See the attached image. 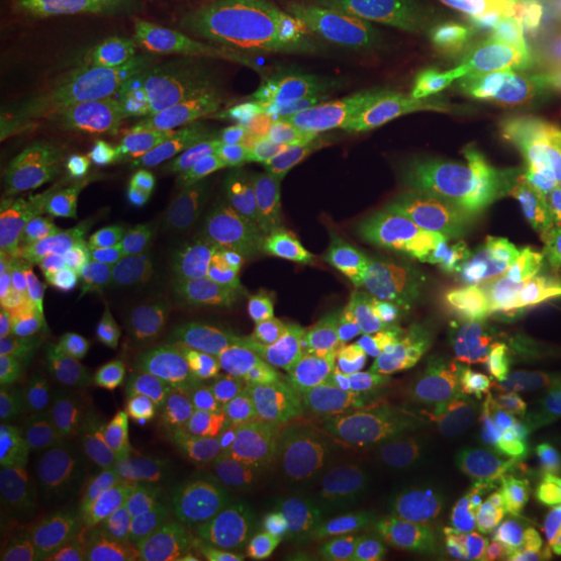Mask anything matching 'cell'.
Instances as JSON below:
<instances>
[{
	"instance_id": "obj_6",
	"label": "cell",
	"mask_w": 561,
	"mask_h": 561,
	"mask_svg": "<svg viewBox=\"0 0 561 561\" xmlns=\"http://www.w3.org/2000/svg\"><path fill=\"white\" fill-rule=\"evenodd\" d=\"M401 470L437 497L477 503L491 518L524 503L530 474L514 447L486 435L454 401H437L422 416Z\"/></svg>"
},
{
	"instance_id": "obj_1",
	"label": "cell",
	"mask_w": 561,
	"mask_h": 561,
	"mask_svg": "<svg viewBox=\"0 0 561 561\" xmlns=\"http://www.w3.org/2000/svg\"><path fill=\"white\" fill-rule=\"evenodd\" d=\"M312 127V113L271 111L233 136H181L159 129L96 175L30 208L2 227V280L59 262L81 241H96L146 210L198 201L236 187L241 173Z\"/></svg>"
},
{
	"instance_id": "obj_4",
	"label": "cell",
	"mask_w": 561,
	"mask_h": 561,
	"mask_svg": "<svg viewBox=\"0 0 561 561\" xmlns=\"http://www.w3.org/2000/svg\"><path fill=\"white\" fill-rule=\"evenodd\" d=\"M266 76L273 88L304 106L454 121L528 148L516 125L495 106L410 85L356 60L340 59L298 42H268Z\"/></svg>"
},
{
	"instance_id": "obj_48",
	"label": "cell",
	"mask_w": 561,
	"mask_h": 561,
	"mask_svg": "<svg viewBox=\"0 0 561 561\" xmlns=\"http://www.w3.org/2000/svg\"><path fill=\"white\" fill-rule=\"evenodd\" d=\"M50 551H53V560L55 561H80L65 541V535H62V528L59 524H55L53 530H50Z\"/></svg>"
},
{
	"instance_id": "obj_5",
	"label": "cell",
	"mask_w": 561,
	"mask_h": 561,
	"mask_svg": "<svg viewBox=\"0 0 561 561\" xmlns=\"http://www.w3.org/2000/svg\"><path fill=\"white\" fill-rule=\"evenodd\" d=\"M131 321V304L119 289L78 280L60 287L21 322L9 347L7 396L73 379L113 356Z\"/></svg>"
},
{
	"instance_id": "obj_33",
	"label": "cell",
	"mask_w": 561,
	"mask_h": 561,
	"mask_svg": "<svg viewBox=\"0 0 561 561\" xmlns=\"http://www.w3.org/2000/svg\"><path fill=\"white\" fill-rule=\"evenodd\" d=\"M561 308V287L535 277L516 283L500 298V324H518L528 329Z\"/></svg>"
},
{
	"instance_id": "obj_35",
	"label": "cell",
	"mask_w": 561,
	"mask_h": 561,
	"mask_svg": "<svg viewBox=\"0 0 561 561\" xmlns=\"http://www.w3.org/2000/svg\"><path fill=\"white\" fill-rule=\"evenodd\" d=\"M225 533L181 520L159 547V561H222Z\"/></svg>"
},
{
	"instance_id": "obj_34",
	"label": "cell",
	"mask_w": 561,
	"mask_h": 561,
	"mask_svg": "<svg viewBox=\"0 0 561 561\" xmlns=\"http://www.w3.org/2000/svg\"><path fill=\"white\" fill-rule=\"evenodd\" d=\"M180 314L162 308L140 310L131 321V337L141 360L157 362L173 356L181 333Z\"/></svg>"
},
{
	"instance_id": "obj_46",
	"label": "cell",
	"mask_w": 561,
	"mask_h": 561,
	"mask_svg": "<svg viewBox=\"0 0 561 561\" xmlns=\"http://www.w3.org/2000/svg\"><path fill=\"white\" fill-rule=\"evenodd\" d=\"M520 206L528 227L539 229L547 238L561 233V206Z\"/></svg>"
},
{
	"instance_id": "obj_11",
	"label": "cell",
	"mask_w": 561,
	"mask_h": 561,
	"mask_svg": "<svg viewBox=\"0 0 561 561\" xmlns=\"http://www.w3.org/2000/svg\"><path fill=\"white\" fill-rule=\"evenodd\" d=\"M435 268L437 264L424 261V256L410 245L400 241L389 243L350 262L337 279L327 283L291 310L262 322V333L273 337H296L321 331L400 283L435 275Z\"/></svg>"
},
{
	"instance_id": "obj_21",
	"label": "cell",
	"mask_w": 561,
	"mask_h": 561,
	"mask_svg": "<svg viewBox=\"0 0 561 561\" xmlns=\"http://www.w3.org/2000/svg\"><path fill=\"white\" fill-rule=\"evenodd\" d=\"M222 561H300L310 545V528L300 502L248 512L225 533Z\"/></svg>"
},
{
	"instance_id": "obj_45",
	"label": "cell",
	"mask_w": 561,
	"mask_h": 561,
	"mask_svg": "<svg viewBox=\"0 0 561 561\" xmlns=\"http://www.w3.org/2000/svg\"><path fill=\"white\" fill-rule=\"evenodd\" d=\"M530 341L561 360V308L526 329Z\"/></svg>"
},
{
	"instance_id": "obj_19",
	"label": "cell",
	"mask_w": 561,
	"mask_h": 561,
	"mask_svg": "<svg viewBox=\"0 0 561 561\" xmlns=\"http://www.w3.org/2000/svg\"><path fill=\"white\" fill-rule=\"evenodd\" d=\"M231 192L240 204L250 240L256 236H289L300 231V196L289 178L283 148L252 162Z\"/></svg>"
},
{
	"instance_id": "obj_36",
	"label": "cell",
	"mask_w": 561,
	"mask_h": 561,
	"mask_svg": "<svg viewBox=\"0 0 561 561\" xmlns=\"http://www.w3.org/2000/svg\"><path fill=\"white\" fill-rule=\"evenodd\" d=\"M241 486L219 495H192L181 497V520L194 522L213 530L227 533L248 514Z\"/></svg>"
},
{
	"instance_id": "obj_50",
	"label": "cell",
	"mask_w": 561,
	"mask_h": 561,
	"mask_svg": "<svg viewBox=\"0 0 561 561\" xmlns=\"http://www.w3.org/2000/svg\"><path fill=\"white\" fill-rule=\"evenodd\" d=\"M368 561H424L421 556L416 553H408V556H398V558H382V560H368Z\"/></svg>"
},
{
	"instance_id": "obj_40",
	"label": "cell",
	"mask_w": 561,
	"mask_h": 561,
	"mask_svg": "<svg viewBox=\"0 0 561 561\" xmlns=\"http://www.w3.org/2000/svg\"><path fill=\"white\" fill-rule=\"evenodd\" d=\"M78 533H80L81 541L85 545L90 558L94 561L96 558H101L108 547H113L123 537L131 535L134 528H131L127 512L96 510L80 522Z\"/></svg>"
},
{
	"instance_id": "obj_42",
	"label": "cell",
	"mask_w": 561,
	"mask_h": 561,
	"mask_svg": "<svg viewBox=\"0 0 561 561\" xmlns=\"http://www.w3.org/2000/svg\"><path fill=\"white\" fill-rule=\"evenodd\" d=\"M301 387L259 370L254 379V401L268 414H285L300 400Z\"/></svg>"
},
{
	"instance_id": "obj_22",
	"label": "cell",
	"mask_w": 561,
	"mask_h": 561,
	"mask_svg": "<svg viewBox=\"0 0 561 561\" xmlns=\"http://www.w3.org/2000/svg\"><path fill=\"white\" fill-rule=\"evenodd\" d=\"M443 289L442 280L435 275H426L419 279L405 280L387 291L379 294L375 300L364 304L350 317L341 319L329 333L327 341L335 347H362L382 335L396 322L422 310L431 308L435 296Z\"/></svg>"
},
{
	"instance_id": "obj_8",
	"label": "cell",
	"mask_w": 561,
	"mask_h": 561,
	"mask_svg": "<svg viewBox=\"0 0 561 561\" xmlns=\"http://www.w3.org/2000/svg\"><path fill=\"white\" fill-rule=\"evenodd\" d=\"M454 190L442 173L391 190L329 221L285 236L254 264L287 261H347L389 243L419 236L443 221Z\"/></svg>"
},
{
	"instance_id": "obj_30",
	"label": "cell",
	"mask_w": 561,
	"mask_h": 561,
	"mask_svg": "<svg viewBox=\"0 0 561 561\" xmlns=\"http://www.w3.org/2000/svg\"><path fill=\"white\" fill-rule=\"evenodd\" d=\"M134 533L161 547L162 539L181 522V495L171 479L150 486L138 502L127 510Z\"/></svg>"
},
{
	"instance_id": "obj_26",
	"label": "cell",
	"mask_w": 561,
	"mask_h": 561,
	"mask_svg": "<svg viewBox=\"0 0 561 561\" xmlns=\"http://www.w3.org/2000/svg\"><path fill=\"white\" fill-rule=\"evenodd\" d=\"M526 225V215L516 202L495 201L489 206L472 208L451 221H442L419 236L445 241H460L472 248L493 250L507 236Z\"/></svg>"
},
{
	"instance_id": "obj_38",
	"label": "cell",
	"mask_w": 561,
	"mask_h": 561,
	"mask_svg": "<svg viewBox=\"0 0 561 561\" xmlns=\"http://www.w3.org/2000/svg\"><path fill=\"white\" fill-rule=\"evenodd\" d=\"M493 268L495 261L486 250L470 248L439 262L435 277L442 280L445 289H477L484 285Z\"/></svg>"
},
{
	"instance_id": "obj_37",
	"label": "cell",
	"mask_w": 561,
	"mask_h": 561,
	"mask_svg": "<svg viewBox=\"0 0 561 561\" xmlns=\"http://www.w3.org/2000/svg\"><path fill=\"white\" fill-rule=\"evenodd\" d=\"M549 245V238L533 227H522L497 243L489 254L502 268L518 275L522 279L535 277L542 261V254Z\"/></svg>"
},
{
	"instance_id": "obj_32",
	"label": "cell",
	"mask_w": 561,
	"mask_h": 561,
	"mask_svg": "<svg viewBox=\"0 0 561 561\" xmlns=\"http://www.w3.org/2000/svg\"><path fill=\"white\" fill-rule=\"evenodd\" d=\"M181 322L196 333H213L236 322L233 296L225 294L219 285L210 280H194L180 306L175 308Z\"/></svg>"
},
{
	"instance_id": "obj_31",
	"label": "cell",
	"mask_w": 561,
	"mask_h": 561,
	"mask_svg": "<svg viewBox=\"0 0 561 561\" xmlns=\"http://www.w3.org/2000/svg\"><path fill=\"white\" fill-rule=\"evenodd\" d=\"M414 553L424 561H481L479 542L461 535L437 500L424 514Z\"/></svg>"
},
{
	"instance_id": "obj_51",
	"label": "cell",
	"mask_w": 561,
	"mask_h": 561,
	"mask_svg": "<svg viewBox=\"0 0 561 561\" xmlns=\"http://www.w3.org/2000/svg\"><path fill=\"white\" fill-rule=\"evenodd\" d=\"M549 240H561V233H558V236H551Z\"/></svg>"
},
{
	"instance_id": "obj_13",
	"label": "cell",
	"mask_w": 561,
	"mask_h": 561,
	"mask_svg": "<svg viewBox=\"0 0 561 561\" xmlns=\"http://www.w3.org/2000/svg\"><path fill=\"white\" fill-rule=\"evenodd\" d=\"M435 500L431 489L408 474L364 491L347 505L341 526L350 561L414 553L424 514Z\"/></svg>"
},
{
	"instance_id": "obj_17",
	"label": "cell",
	"mask_w": 561,
	"mask_h": 561,
	"mask_svg": "<svg viewBox=\"0 0 561 561\" xmlns=\"http://www.w3.org/2000/svg\"><path fill=\"white\" fill-rule=\"evenodd\" d=\"M273 111V83L262 78L221 73L181 99L161 129L181 136H233L254 127Z\"/></svg>"
},
{
	"instance_id": "obj_20",
	"label": "cell",
	"mask_w": 561,
	"mask_h": 561,
	"mask_svg": "<svg viewBox=\"0 0 561 561\" xmlns=\"http://www.w3.org/2000/svg\"><path fill=\"white\" fill-rule=\"evenodd\" d=\"M194 358L190 352L173 354L162 360L150 362L140 373L119 377L102 393L90 424L108 435L127 437H154V403L162 382L167 381L181 364Z\"/></svg>"
},
{
	"instance_id": "obj_47",
	"label": "cell",
	"mask_w": 561,
	"mask_h": 561,
	"mask_svg": "<svg viewBox=\"0 0 561 561\" xmlns=\"http://www.w3.org/2000/svg\"><path fill=\"white\" fill-rule=\"evenodd\" d=\"M537 277L553 287H561V240H549Z\"/></svg>"
},
{
	"instance_id": "obj_10",
	"label": "cell",
	"mask_w": 561,
	"mask_h": 561,
	"mask_svg": "<svg viewBox=\"0 0 561 561\" xmlns=\"http://www.w3.org/2000/svg\"><path fill=\"white\" fill-rule=\"evenodd\" d=\"M421 379V362L414 356L360 377L327 426L329 458L347 466L382 458L419 398Z\"/></svg>"
},
{
	"instance_id": "obj_24",
	"label": "cell",
	"mask_w": 561,
	"mask_h": 561,
	"mask_svg": "<svg viewBox=\"0 0 561 561\" xmlns=\"http://www.w3.org/2000/svg\"><path fill=\"white\" fill-rule=\"evenodd\" d=\"M308 456L304 447H279L254 461L241 482L250 512L275 510L294 502L306 479Z\"/></svg>"
},
{
	"instance_id": "obj_39",
	"label": "cell",
	"mask_w": 561,
	"mask_h": 561,
	"mask_svg": "<svg viewBox=\"0 0 561 561\" xmlns=\"http://www.w3.org/2000/svg\"><path fill=\"white\" fill-rule=\"evenodd\" d=\"M259 370L271 373V375L294 382L304 389V385L310 377V370H312V358H310V352L301 345L300 341L279 337L264 350Z\"/></svg>"
},
{
	"instance_id": "obj_12",
	"label": "cell",
	"mask_w": 561,
	"mask_h": 561,
	"mask_svg": "<svg viewBox=\"0 0 561 561\" xmlns=\"http://www.w3.org/2000/svg\"><path fill=\"white\" fill-rule=\"evenodd\" d=\"M27 15L71 36L152 27H227L241 0H25Z\"/></svg>"
},
{
	"instance_id": "obj_14",
	"label": "cell",
	"mask_w": 561,
	"mask_h": 561,
	"mask_svg": "<svg viewBox=\"0 0 561 561\" xmlns=\"http://www.w3.org/2000/svg\"><path fill=\"white\" fill-rule=\"evenodd\" d=\"M514 403V447L533 472L561 456V360L530 345L505 347Z\"/></svg>"
},
{
	"instance_id": "obj_18",
	"label": "cell",
	"mask_w": 561,
	"mask_h": 561,
	"mask_svg": "<svg viewBox=\"0 0 561 561\" xmlns=\"http://www.w3.org/2000/svg\"><path fill=\"white\" fill-rule=\"evenodd\" d=\"M347 261H287L254 264L231 294L236 322L268 321L291 310L300 301L337 279L350 266Z\"/></svg>"
},
{
	"instance_id": "obj_25",
	"label": "cell",
	"mask_w": 561,
	"mask_h": 561,
	"mask_svg": "<svg viewBox=\"0 0 561 561\" xmlns=\"http://www.w3.org/2000/svg\"><path fill=\"white\" fill-rule=\"evenodd\" d=\"M121 458L96 435L83 431L71 433L48 454L41 472V497L44 493L65 489L73 482L94 477L119 463Z\"/></svg>"
},
{
	"instance_id": "obj_44",
	"label": "cell",
	"mask_w": 561,
	"mask_h": 561,
	"mask_svg": "<svg viewBox=\"0 0 561 561\" xmlns=\"http://www.w3.org/2000/svg\"><path fill=\"white\" fill-rule=\"evenodd\" d=\"M94 561H159V547L138 533H131Z\"/></svg>"
},
{
	"instance_id": "obj_43",
	"label": "cell",
	"mask_w": 561,
	"mask_h": 561,
	"mask_svg": "<svg viewBox=\"0 0 561 561\" xmlns=\"http://www.w3.org/2000/svg\"><path fill=\"white\" fill-rule=\"evenodd\" d=\"M445 516L460 530L461 535L470 537L472 541H481L484 530L491 524V516L479 507L477 503L463 502L456 497H437Z\"/></svg>"
},
{
	"instance_id": "obj_15",
	"label": "cell",
	"mask_w": 561,
	"mask_h": 561,
	"mask_svg": "<svg viewBox=\"0 0 561 561\" xmlns=\"http://www.w3.org/2000/svg\"><path fill=\"white\" fill-rule=\"evenodd\" d=\"M185 445L183 439H171L141 458L121 460L94 477L44 493L38 512L62 530H78L80 522L96 510L127 512L150 486L169 479Z\"/></svg>"
},
{
	"instance_id": "obj_7",
	"label": "cell",
	"mask_w": 561,
	"mask_h": 561,
	"mask_svg": "<svg viewBox=\"0 0 561 561\" xmlns=\"http://www.w3.org/2000/svg\"><path fill=\"white\" fill-rule=\"evenodd\" d=\"M248 240L240 204L225 192L146 210L96 243L125 262L233 268Z\"/></svg>"
},
{
	"instance_id": "obj_28",
	"label": "cell",
	"mask_w": 561,
	"mask_h": 561,
	"mask_svg": "<svg viewBox=\"0 0 561 561\" xmlns=\"http://www.w3.org/2000/svg\"><path fill=\"white\" fill-rule=\"evenodd\" d=\"M250 468L252 460L245 451L227 449L192 461L178 474L175 484L181 497L219 495L238 489Z\"/></svg>"
},
{
	"instance_id": "obj_27",
	"label": "cell",
	"mask_w": 561,
	"mask_h": 561,
	"mask_svg": "<svg viewBox=\"0 0 561 561\" xmlns=\"http://www.w3.org/2000/svg\"><path fill=\"white\" fill-rule=\"evenodd\" d=\"M495 201L561 206V141L530 154L514 181L495 194Z\"/></svg>"
},
{
	"instance_id": "obj_2",
	"label": "cell",
	"mask_w": 561,
	"mask_h": 561,
	"mask_svg": "<svg viewBox=\"0 0 561 561\" xmlns=\"http://www.w3.org/2000/svg\"><path fill=\"white\" fill-rule=\"evenodd\" d=\"M362 57L489 106H561V20L539 0H421L375 23Z\"/></svg>"
},
{
	"instance_id": "obj_29",
	"label": "cell",
	"mask_w": 561,
	"mask_h": 561,
	"mask_svg": "<svg viewBox=\"0 0 561 561\" xmlns=\"http://www.w3.org/2000/svg\"><path fill=\"white\" fill-rule=\"evenodd\" d=\"M433 308L451 327L454 335H481L486 329L500 324V298L482 287H443L433 300Z\"/></svg>"
},
{
	"instance_id": "obj_16",
	"label": "cell",
	"mask_w": 561,
	"mask_h": 561,
	"mask_svg": "<svg viewBox=\"0 0 561 561\" xmlns=\"http://www.w3.org/2000/svg\"><path fill=\"white\" fill-rule=\"evenodd\" d=\"M447 382L451 401L468 421L514 447V403L505 347L481 335H466L449 354Z\"/></svg>"
},
{
	"instance_id": "obj_23",
	"label": "cell",
	"mask_w": 561,
	"mask_h": 561,
	"mask_svg": "<svg viewBox=\"0 0 561 561\" xmlns=\"http://www.w3.org/2000/svg\"><path fill=\"white\" fill-rule=\"evenodd\" d=\"M451 335V327L433 306L422 308L389 327L377 340L358 347L352 360V370L360 379L408 360L422 347Z\"/></svg>"
},
{
	"instance_id": "obj_41",
	"label": "cell",
	"mask_w": 561,
	"mask_h": 561,
	"mask_svg": "<svg viewBox=\"0 0 561 561\" xmlns=\"http://www.w3.org/2000/svg\"><path fill=\"white\" fill-rule=\"evenodd\" d=\"M524 503L547 514L561 516V456L545 461L528 474Z\"/></svg>"
},
{
	"instance_id": "obj_3",
	"label": "cell",
	"mask_w": 561,
	"mask_h": 561,
	"mask_svg": "<svg viewBox=\"0 0 561 561\" xmlns=\"http://www.w3.org/2000/svg\"><path fill=\"white\" fill-rule=\"evenodd\" d=\"M419 121L364 113L310 127L283 146L289 178L300 196L301 229L442 173L435 141Z\"/></svg>"
},
{
	"instance_id": "obj_49",
	"label": "cell",
	"mask_w": 561,
	"mask_h": 561,
	"mask_svg": "<svg viewBox=\"0 0 561 561\" xmlns=\"http://www.w3.org/2000/svg\"><path fill=\"white\" fill-rule=\"evenodd\" d=\"M0 561H23V542L20 537L9 545H0Z\"/></svg>"
},
{
	"instance_id": "obj_9",
	"label": "cell",
	"mask_w": 561,
	"mask_h": 561,
	"mask_svg": "<svg viewBox=\"0 0 561 561\" xmlns=\"http://www.w3.org/2000/svg\"><path fill=\"white\" fill-rule=\"evenodd\" d=\"M138 354L73 389L27 398L4 396L0 414V503L21 512H38L41 472L48 454L71 433L85 428L92 410L111 382L129 370Z\"/></svg>"
}]
</instances>
